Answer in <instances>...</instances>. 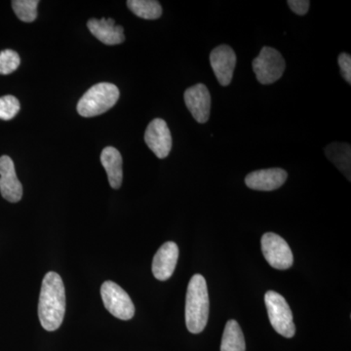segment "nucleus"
<instances>
[{
	"label": "nucleus",
	"instance_id": "f257e3e1",
	"mask_svg": "<svg viewBox=\"0 0 351 351\" xmlns=\"http://www.w3.org/2000/svg\"><path fill=\"white\" fill-rule=\"evenodd\" d=\"M66 313V291L61 276L54 271L44 276L38 302V317L46 331H56Z\"/></svg>",
	"mask_w": 351,
	"mask_h": 351
},
{
	"label": "nucleus",
	"instance_id": "f03ea898",
	"mask_svg": "<svg viewBox=\"0 0 351 351\" xmlns=\"http://www.w3.org/2000/svg\"><path fill=\"white\" fill-rule=\"evenodd\" d=\"M209 316V295L206 281L200 274L191 277L186 300V323L189 332L199 334L206 327Z\"/></svg>",
	"mask_w": 351,
	"mask_h": 351
},
{
	"label": "nucleus",
	"instance_id": "7ed1b4c3",
	"mask_svg": "<svg viewBox=\"0 0 351 351\" xmlns=\"http://www.w3.org/2000/svg\"><path fill=\"white\" fill-rule=\"evenodd\" d=\"M119 90L112 83L94 85L83 95L77 104V112L83 117H94L110 110L119 99Z\"/></svg>",
	"mask_w": 351,
	"mask_h": 351
},
{
	"label": "nucleus",
	"instance_id": "20e7f679",
	"mask_svg": "<svg viewBox=\"0 0 351 351\" xmlns=\"http://www.w3.org/2000/svg\"><path fill=\"white\" fill-rule=\"evenodd\" d=\"M265 302L274 329L285 338H293L295 328L292 311L286 300L278 293L269 291L265 295Z\"/></svg>",
	"mask_w": 351,
	"mask_h": 351
},
{
	"label": "nucleus",
	"instance_id": "39448f33",
	"mask_svg": "<svg viewBox=\"0 0 351 351\" xmlns=\"http://www.w3.org/2000/svg\"><path fill=\"white\" fill-rule=\"evenodd\" d=\"M253 71L261 84L269 85L280 80L286 69L285 60L279 51L265 46L254 59Z\"/></svg>",
	"mask_w": 351,
	"mask_h": 351
},
{
	"label": "nucleus",
	"instance_id": "423d86ee",
	"mask_svg": "<svg viewBox=\"0 0 351 351\" xmlns=\"http://www.w3.org/2000/svg\"><path fill=\"white\" fill-rule=\"evenodd\" d=\"M101 300L108 313L121 320H130L135 314L131 298L117 283L106 281L101 287Z\"/></svg>",
	"mask_w": 351,
	"mask_h": 351
},
{
	"label": "nucleus",
	"instance_id": "0eeeda50",
	"mask_svg": "<svg viewBox=\"0 0 351 351\" xmlns=\"http://www.w3.org/2000/svg\"><path fill=\"white\" fill-rule=\"evenodd\" d=\"M262 251L267 262L276 269H288L294 262L292 251L287 242L276 233L267 232L263 234Z\"/></svg>",
	"mask_w": 351,
	"mask_h": 351
},
{
	"label": "nucleus",
	"instance_id": "6e6552de",
	"mask_svg": "<svg viewBox=\"0 0 351 351\" xmlns=\"http://www.w3.org/2000/svg\"><path fill=\"white\" fill-rule=\"evenodd\" d=\"M145 142L158 158H166L172 149V136L163 119L152 120L145 133Z\"/></svg>",
	"mask_w": 351,
	"mask_h": 351
},
{
	"label": "nucleus",
	"instance_id": "1a4fd4ad",
	"mask_svg": "<svg viewBox=\"0 0 351 351\" xmlns=\"http://www.w3.org/2000/svg\"><path fill=\"white\" fill-rule=\"evenodd\" d=\"M210 63L219 84L223 86L230 85L237 66V55L232 48L228 45L215 48L210 54Z\"/></svg>",
	"mask_w": 351,
	"mask_h": 351
},
{
	"label": "nucleus",
	"instance_id": "9d476101",
	"mask_svg": "<svg viewBox=\"0 0 351 351\" xmlns=\"http://www.w3.org/2000/svg\"><path fill=\"white\" fill-rule=\"evenodd\" d=\"M184 101L198 123H206L211 110V95L202 83L189 87L184 92Z\"/></svg>",
	"mask_w": 351,
	"mask_h": 351
},
{
	"label": "nucleus",
	"instance_id": "9b49d317",
	"mask_svg": "<svg viewBox=\"0 0 351 351\" xmlns=\"http://www.w3.org/2000/svg\"><path fill=\"white\" fill-rule=\"evenodd\" d=\"M0 193L9 202L22 199L23 186L17 175L12 159L7 156L0 157Z\"/></svg>",
	"mask_w": 351,
	"mask_h": 351
},
{
	"label": "nucleus",
	"instance_id": "f8f14e48",
	"mask_svg": "<svg viewBox=\"0 0 351 351\" xmlns=\"http://www.w3.org/2000/svg\"><path fill=\"white\" fill-rule=\"evenodd\" d=\"M179 258V247L175 242L164 243L152 261V274L157 280H168L174 274Z\"/></svg>",
	"mask_w": 351,
	"mask_h": 351
},
{
	"label": "nucleus",
	"instance_id": "ddd939ff",
	"mask_svg": "<svg viewBox=\"0 0 351 351\" xmlns=\"http://www.w3.org/2000/svg\"><path fill=\"white\" fill-rule=\"evenodd\" d=\"M287 177V172L281 168L258 170L246 176L245 184L255 191H271L282 186Z\"/></svg>",
	"mask_w": 351,
	"mask_h": 351
},
{
	"label": "nucleus",
	"instance_id": "4468645a",
	"mask_svg": "<svg viewBox=\"0 0 351 351\" xmlns=\"http://www.w3.org/2000/svg\"><path fill=\"white\" fill-rule=\"evenodd\" d=\"M87 27L95 38L107 45H117L125 40L123 27L115 25L113 19H91L88 21Z\"/></svg>",
	"mask_w": 351,
	"mask_h": 351
},
{
	"label": "nucleus",
	"instance_id": "2eb2a0df",
	"mask_svg": "<svg viewBox=\"0 0 351 351\" xmlns=\"http://www.w3.org/2000/svg\"><path fill=\"white\" fill-rule=\"evenodd\" d=\"M101 162L107 172L110 186L119 189L123 179L121 154L115 147H107L101 152Z\"/></svg>",
	"mask_w": 351,
	"mask_h": 351
},
{
	"label": "nucleus",
	"instance_id": "dca6fc26",
	"mask_svg": "<svg viewBox=\"0 0 351 351\" xmlns=\"http://www.w3.org/2000/svg\"><path fill=\"white\" fill-rule=\"evenodd\" d=\"M245 339L243 332L239 323L230 320L226 323L223 338H221V351H245Z\"/></svg>",
	"mask_w": 351,
	"mask_h": 351
},
{
	"label": "nucleus",
	"instance_id": "f3484780",
	"mask_svg": "<svg viewBox=\"0 0 351 351\" xmlns=\"http://www.w3.org/2000/svg\"><path fill=\"white\" fill-rule=\"evenodd\" d=\"M127 6L142 19L156 20L162 15V7L156 0H128Z\"/></svg>",
	"mask_w": 351,
	"mask_h": 351
},
{
	"label": "nucleus",
	"instance_id": "a211bd4d",
	"mask_svg": "<svg viewBox=\"0 0 351 351\" xmlns=\"http://www.w3.org/2000/svg\"><path fill=\"white\" fill-rule=\"evenodd\" d=\"M325 154L328 158L338 166L339 169L350 174V145L332 143L325 149Z\"/></svg>",
	"mask_w": 351,
	"mask_h": 351
},
{
	"label": "nucleus",
	"instance_id": "6ab92c4d",
	"mask_svg": "<svg viewBox=\"0 0 351 351\" xmlns=\"http://www.w3.org/2000/svg\"><path fill=\"white\" fill-rule=\"evenodd\" d=\"M38 0H14L12 7L21 21L32 23L38 17Z\"/></svg>",
	"mask_w": 351,
	"mask_h": 351
},
{
	"label": "nucleus",
	"instance_id": "aec40b11",
	"mask_svg": "<svg viewBox=\"0 0 351 351\" xmlns=\"http://www.w3.org/2000/svg\"><path fill=\"white\" fill-rule=\"evenodd\" d=\"M20 56L13 50H3L0 52V75H10L19 68Z\"/></svg>",
	"mask_w": 351,
	"mask_h": 351
},
{
	"label": "nucleus",
	"instance_id": "412c9836",
	"mask_svg": "<svg viewBox=\"0 0 351 351\" xmlns=\"http://www.w3.org/2000/svg\"><path fill=\"white\" fill-rule=\"evenodd\" d=\"M19 110L20 101L15 97L4 96L0 98V119H12Z\"/></svg>",
	"mask_w": 351,
	"mask_h": 351
},
{
	"label": "nucleus",
	"instance_id": "4be33fe9",
	"mask_svg": "<svg viewBox=\"0 0 351 351\" xmlns=\"http://www.w3.org/2000/svg\"><path fill=\"white\" fill-rule=\"evenodd\" d=\"M338 63L341 69V75L345 78L346 82L350 84L351 83V57L348 53H341L339 56Z\"/></svg>",
	"mask_w": 351,
	"mask_h": 351
},
{
	"label": "nucleus",
	"instance_id": "5701e85b",
	"mask_svg": "<svg viewBox=\"0 0 351 351\" xmlns=\"http://www.w3.org/2000/svg\"><path fill=\"white\" fill-rule=\"evenodd\" d=\"M287 3L293 12L297 14V15L304 16L308 11L311 2L307 1V0H289Z\"/></svg>",
	"mask_w": 351,
	"mask_h": 351
}]
</instances>
